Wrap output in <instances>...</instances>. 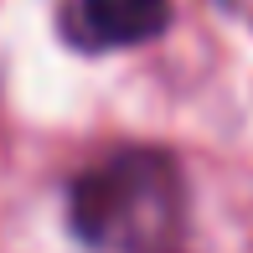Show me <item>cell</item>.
Here are the masks:
<instances>
[{
    "mask_svg": "<svg viewBox=\"0 0 253 253\" xmlns=\"http://www.w3.org/2000/svg\"><path fill=\"white\" fill-rule=\"evenodd\" d=\"M67 227L93 253H186L191 191L181 160L155 145L98 155L67 186Z\"/></svg>",
    "mask_w": 253,
    "mask_h": 253,
    "instance_id": "1",
    "label": "cell"
},
{
    "mask_svg": "<svg viewBox=\"0 0 253 253\" xmlns=\"http://www.w3.org/2000/svg\"><path fill=\"white\" fill-rule=\"evenodd\" d=\"M166 26H170V0H57L62 42L88 57L145 47Z\"/></svg>",
    "mask_w": 253,
    "mask_h": 253,
    "instance_id": "2",
    "label": "cell"
}]
</instances>
